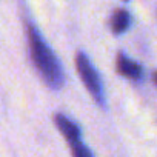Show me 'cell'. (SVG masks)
I'll return each mask as SVG.
<instances>
[{
  "label": "cell",
  "instance_id": "obj_7",
  "mask_svg": "<svg viewBox=\"0 0 157 157\" xmlns=\"http://www.w3.org/2000/svg\"><path fill=\"white\" fill-rule=\"evenodd\" d=\"M152 80H154V83L157 85V71H155V72L152 74Z\"/></svg>",
  "mask_w": 157,
  "mask_h": 157
},
{
  "label": "cell",
  "instance_id": "obj_5",
  "mask_svg": "<svg viewBox=\"0 0 157 157\" xmlns=\"http://www.w3.org/2000/svg\"><path fill=\"white\" fill-rule=\"evenodd\" d=\"M132 25V16L128 10L125 8H119L113 13L111 16V20H109V26H111V31L114 34H123L126 33Z\"/></svg>",
  "mask_w": 157,
  "mask_h": 157
},
{
  "label": "cell",
  "instance_id": "obj_3",
  "mask_svg": "<svg viewBox=\"0 0 157 157\" xmlns=\"http://www.w3.org/2000/svg\"><path fill=\"white\" fill-rule=\"evenodd\" d=\"M116 68L117 72L126 78H131V80H142L145 77V71L143 66L139 65L137 62H134L132 59H129L125 52H119L117 54V62H116Z\"/></svg>",
  "mask_w": 157,
  "mask_h": 157
},
{
  "label": "cell",
  "instance_id": "obj_6",
  "mask_svg": "<svg viewBox=\"0 0 157 157\" xmlns=\"http://www.w3.org/2000/svg\"><path fill=\"white\" fill-rule=\"evenodd\" d=\"M69 146H71V154H72V157H94L93 151H91L82 140L74 142V143H71Z\"/></svg>",
  "mask_w": 157,
  "mask_h": 157
},
{
  "label": "cell",
  "instance_id": "obj_4",
  "mask_svg": "<svg viewBox=\"0 0 157 157\" xmlns=\"http://www.w3.org/2000/svg\"><path fill=\"white\" fill-rule=\"evenodd\" d=\"M54 123L57 126V129L63 134V137L68 140V143H74V142H78L82 140V129L74 120H71L68 116L62 114V113H57L54 116Z\"/></svg>",
  "mask_w": 157,
  "mask_h": 157
},
{
  "label": "cell",
  "instance_id": "obj_2",
  "mask_svg": "<svg viewBox=\"0 0 157 157\" xmlns=\"http://www.w3.org/2000/svg\"><path fill=\"white\" fill-rule=\"evenodd\" d=\"M75 68H77L78 75H80V80L83 82L85 88L88 90V93L93 96V99L100 106L105 108L106 106V96H105V90H103V82L100 78L99 71L93 65L91 59L83 51H78L75 54Z\"/></svg>",
  "mask_w": 157,
  "mask_h": 157
},
{
  "label": "cell",
  "instance_id": "obj_1",
  "mask_svg": "<svg viewBox=\"0 0 157 157\" xmlns=\"http://www.w3.org/2000/svg\"><path fill=\"white\" fill-rule=\"evenodd\" d=\"M25 28H26L29 56L34 68L51 90H60L65 83V71L59 57L46 43L40 29L36 26V23L31 19H26Z\"/></svg>",
  "mask_w": 157,
  "mask_h": 157
}]
</instances>
